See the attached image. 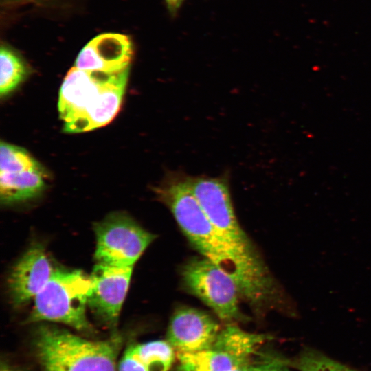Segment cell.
<instances>
[{
	"instance_id": "cell-1",
	"label": "cell",
	"mask_w": 371,
	"mask_h": 371,
	"mask_svg": "<svg viewBox=\"0 0 371 371\" xmlns=\"http://www.w3.org/2000/svg\"><path fill=\"white\" fill-rule=\"evenodd\" d=\"M156 194L193 246L235 280L241 297L251 307L259 311L276 306L214 227L192 191L188 176L170 172L156 188Z\"/></svg>"
},
{
	"instance_id": "cell-2",
	"label": "cell",
	"mask_w": 371,
	"mask_h": 371,
	"mask_svg": "<svg viewBox=\"0 0 371 371\" xmlns=\"http://www.w3.org/2000/svg\"><path fill=\"white\" fill-rule=\"evenodd\" d=\"M190 186L206 215L261 289L277 304L281 294L234 214L225 176L189 177Z\"/></svg>"
},
{
	"instance_id": "cell-3",
	"label": "cell",
	"mask_w": 371,
	"mask_h": 371,
	"mask_svg": "<svg viewBox=\"0 0 371 371\" xmlns=\"http://www.w3.org/2000/svg\"><path fill=\"white\" fill-rule=\"evenodd\" d=\"M129 68L115 71H87L71 68L61 85L58 103L63 129L80 133L101 127L112 110L115 85L128 77Z\"/></svg>"
},
{
	"instance_id": "cell-4",
	"label": "cell",
	"mask_w": 371,
	"mask_h": 371,
	"mask_svg": "<svg viewBox=\"0 0 371 371\" xmlns=\"http://www.w3.org/2000/svg\"><path fill=\"white\" fill-rule=\"evenodd\" d=\"M34 345L41 371H117L122 338L93 341L54 325H39Z\"/></svg>"
},
{
	"instance_id": "cell-5",
	"label": "cell",
	"mask_w": 371,
	"mask_h": 371,
	"mask_svg": "<svg viewBox=\"0 0 371 371\" xmlns=\"http://www.w3.org/2000/svg\"><path fill=\"white\" fill-rule=\"evenodd\" d=\"M92 288L91 276L82 271L54 269L47 283L34 298L27 322L60 323L82 333L93 334L95 330L86 315Z\"/></svg>"
},
{
	"instance_id": "cell-6",
	"label": "cell",
	"mask_w": 371,
	"mask_h": 371,
	"mask_svg": "<svg viewBox=\"0 0 371 371\" xmlns=\"http://www.w3.org/2000/svg\"><path fill=\"white\" fill-rule=\"evenodd\" d=\"M93 228L96 262L117 267H133L155 238L122 212L109 214Z\"/></svg>"
},
{
	"instance_id": "cell-7",
	"label": "cell",
	"mask_w": 371,
	"mask_h": 371,
	"mask_svg": "<svg viewBox=\"0 0 371 371\" xmlns=\"http://www.w3.org/2000/svg\"><path fill=\"white\" fill-rule=\"evenodd\" d=\"M182 278L188 290L208 306L222 320L241 318L240 293L235 280L205 258H193L184 265Z\"/></svg>"
},
{
	"instance_id": "cell-8",
	"label": "cell",
	"mask_w": 371,
	"mask_h": 371,
	"mask_svg": "<svg viewBox=\"0 0 371 371\" xmlns=\"http://www.w3.org/2000/svg\"><path fill=\"white\" fill-rule=\"evenodd\" d=\"M133 269V267H117L96 262L91 274L93 288L88 300V306L100 322L114 331L129 286Z\"/></svg>"
},
{
	"instance_id": "cell-9",
	"label": "cell",
	"mask_w": 371,
	"mask_h": 371,
	"mask_svg": "<svg viewBox=\"0 0 371 371\" xmlns=\"http://www.w3.org/2000/svg\"><path fill=\"white\" fill-rule=\"evenodd\" d=\"M221 328L217 322L205 312L190 307L177 308L172 314L167 341L177 353H194L210 348Z\"/></svg>"
},
{
	"instance_id": "cell-10",
	"label": "cell",
	"mask_w": 371,
	"mask_h": 371,
	"mask_svg": "<svg viewBox=\"0 0 371 371\" xmlns=\"http://www.w3.org/2000/svg\"><path fill=\"white\" fill-rule=\"evenodd\" d=\"M54 270L44 247L32 244L14 265L8 279V293L14 306L21 307L34 300Z\"/></svg>"
},
{
	"instance_id": "cell-11",
	"label": "cell",
	"mask_w": 371,
	"mask_h": 371,
	"mask_svg": "<svg viewBox=\"0 0 371 371\" xmlns=\"http://www.w3.org/2000/svg\"><path fill=\"white\" fill-rule=\"evenodd\" d=\"M132 54V43L127 36L104 33L94 37L81 49L74 67L87 71H119L129 68Z\"/></svg>"
},
{
	"instance_id": "cell-12",
	"label": "cell",
	"mask_w": 371,
	"mask_h": 371,
	"mask_svg": "<svg viewBox=\"0 0 371 371\" xmlns=\"http://www.w3.org/2000/svg\"><path fill=\"white\" fill-rule=\"evenodd\" d=\"M45 187V175L39 164L19 172L0 173V198L5 205L32 199Z\"/></svg>"
},
{
	"instance_id": "cell-13",
	"label": "cell",
	"mask_w": 371,
	"mask_h": 371,
	"mask_svg": "<svg viewBox=\"0 0 371 371\" xmlns=\"http://www.w3.org/2000/svg\"><path fill=\"white\" fill-rule=\"evenodd\" d=\"M179 371H246L249 362L220 350L179 354Z\"/></svg>"
},
{
	"instance_id": "cell-14",
	"label": "cell",
	"mask_w": 371,
	"mask_h": 371,
	"mask_svg": "<svg viewBox=\"0 0 371 371\" xmlns=\"http://www.w3.org/2000/svg\"><path fill=\"white\" fill-rule=\"evenodd\" d=\"M131 345L148 371H168L174 363L175 350L167 340Z\"/></svg>"
},
{
	"instance_id": "cell-15",
	"label": "cell",
	"mask_w": 371,
	"mask_h": 371,
	"mask_svg": "<svg viewBox=\"0 0 371 371\" xmlns=\"http://www.w3.org/2000/svg\"><path fill=\"white\" fill-rule=\"evenodd\" d=\"M0 94L5 96L14 90L27 74L26 66L16 53L2 45L0 51Z\"/></svg>"
},
{
	"instance_id": "cell-16",
	"label": "cell",
	"mask_w": 371,
	"mask_h": 371,
	"mask_svg": "<svg viewBox=\"0 0 371 371\" xmlns=\"http://www.w3.org/2000/svg\"><path fill=\"white\" fill-rule=\"evenodd\" d=\"M38 164L23 148L1 142L0 146V173L19 172Z\"/></svg>"
},
{
	"instance_id": "cell-17",
	"label": "cell",
	"mask_w": 371,
	"mask_h": 371,
	"mask_svg": "<svg viewBox=\"0 0 371 371\" xmlns=\"http://www.w3.org/2000/svg\"><path fill=\"white\" fill-rule=\"evenodd\" d=\"M295 364L300 371H355L313 350L304 351Z\"/></svg>"
},
{
	"instance_id": "cell-18",
	"label": "cell",
	"mask_w": 371,
	"mask_h": 371,
	"mask_svg": "<svg viewBox=\"0 0 371 371\" xmlns=\"http://www.w3.org/2000/svg\"><path fill=\"white\" fill-rule=\"evenodd\" d=\"M117 371H148V370L131 345L126 349L119 361Z\"/></svg>"
},
{
	"instance_id": "cell-19",
	"label": "cell",
	"mask_w": 371,
	"mask_h": 371,
	"mask_svg": "<svg viewBox=\"0 0 371 371\" xmlns=\"http://www.w3.org/2000/svg\"><path fill=\"white\" fill-rule=\"evenodd\" d=\"M246 371H286L275 364H262L258 366H249Z\"/></svg>"
},
{
	"instance_id": "cell-20",
	"label": "cell",
	"mask_w": 371,
	"mask_h": 371,
	"mask_svg": "<svg viewBox=\"0 0 371 371\" xmlns=\"http://www.w3.org/2000/svg\"><path fill=\"white\" fill-rule=\"evenodd\" d=\"M183 1V0H166L168 7L171 11L177 10Z\"/></svg>"
},
{
	"instance_id": "cell-21",
	"label": "cell",
	"mask_w": 371,
	"mask_h": 371,
	"mask_svg": "<svg viewBox=\"0 0 371 371\" xmlns=\"http://www.w3.org/2000/svg\"><path fill=\"white\" fill-rule=\"evenodd\" d=\"M0 371H21L5 361H1Z\"/></svg>"
},
{
	"instance_id": "cell-22",
	"label": "cell",
	"mask_w": 371,
	"mask_h": 371,
	"mask_svg": "<svg viewBox=\"0 0 371 371\" xmlns=\"http://www.w3.org/2000/svg\"><path fill=\"white\" fill-rule=\"evenodd\" d=\"M15 1H19V0H15ZM23 1V0H22Z\"/></svg>"
}]
</instances>
